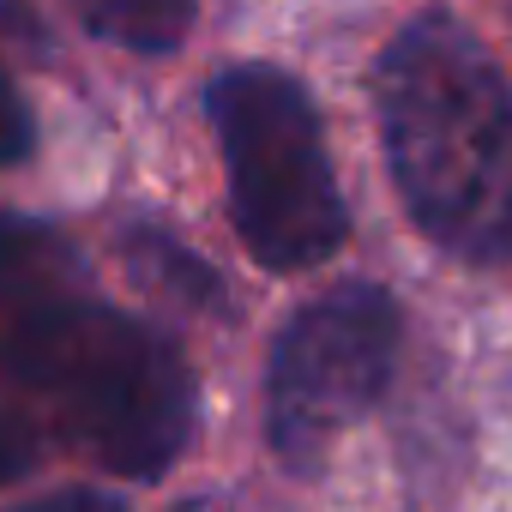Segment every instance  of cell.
I'll list each match as a JSON object with an SVG mask.
<instances>
[{
  "label": "cell",
  "instance_id": "1",
  "mask_svg": "<svg viewBox=\"0 0 512 512\" xmlns=\"http://www.w3.org/2000/svg\"><path fill=\"white\" fill-rule=\"evenodd\" d=\"M7 374L61 446L115 476H163L193 434V368L175 338L85 296L73 253L31 223L7 241Z\"/></svg>",
  "mask_w": 512,
  "mask_h": 512
},
{
  "label": "cell",
  "instance_id": "5",
  "mask_svg": "<svg viewBox=\"0 0 512 512\" xmlns=\"http://www.w3.org/2000/svg\"><path fill=\"white\" fill-rule=\"evenodd\" d=\"M85 25H91L97 37H115L121 49L163 55V49H175V43L193 31V13H187V7H91Z\"/></svg>",
  "mask_w": 512,
  "mask_h": 512
},
{
  "label": "cell",
  "instance_id": "6",
  "mask_svg": "<svg viewBox=\"0 0 512 512\" xmlns=\"http://www.w3.org/2000/svg\"><path fill=\"white\" fill-rule=\"evenodd\" d=\"M19 512H127V506L109 500V494H97V488H55V494H37Z\"/></svg>",
  "mask_w": 512,
  "mask_h": 512
},
{
  "label": "cell",
  "instance_id": "3",
  "mask_svg": "<svg viewBox=\"0 0 512 512\" xmlns=\"http://www.w3.org/2000/svg\"><path fill=\"white\" fill-rule=\"evenodd\" d=\"M205 115L229 175V217L266 272H314L350 235V211L326 157L314 97L272 61L223 67Z\"/></svg>",
  "mask_w": 512,
  "mask_h": 512
},
{
  "label": "cell",
  "instance_id": "2",
  "mask_svg": "<svg viewBox=\"0 0 512 512\" xmlns=\"http://www.w3.org/2000/svg\"><path fill=\"white\" fill-rule=\"evenodd\" d=\"M392 181L458 260H512V79L452 13H416L374 61Z\"/></svg>",
  "mask_w": 512,
  "mask_h": 512
},
{
  "label": "cell",
  "instance_id": "4",
  "mask_svg": "<svg viewBox=\"0 0 512 512\" xmlns=\"http://www.w3.org/2000/svg\"><path fill=\"white\" fill-rule=\"evenodd\" d=\"M398 332V302L380 284H338L290 314L266 374V434L290 470H320L332 440L386 398Z\"/></svg>",
  "mask_w": 512,
  "mask_h": 512
}]
</instances>
